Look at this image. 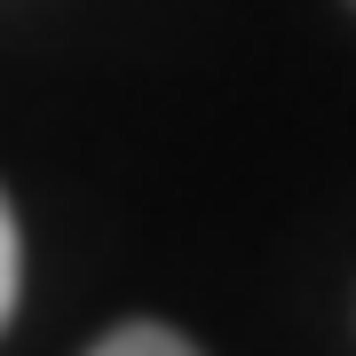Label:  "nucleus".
<instances>
[{
  "mask_svg": "<svg viewBox=\"0 0 356 356\" xmlns=\"http://www.w3.org/2000/svg\"><path fill=\"white\" fill-rule=\"evenodd\" d=\"M88 356H198V348L182 341L175 325H119V332H103Z\"/></svg>",
  "mask_w": 356,
  "mask_h": 356,
  "instance_id": "nucleus-1",
  "label": "nucleus"
},
{
  "mask_svg": "<svg viewBox=\"0 0 356 356\" xmlns=\"http://www.w3.org/2000/svg\"><path fill=\"white\" fill-rule=\"evenodd\" d=\"M16 285H24V238H16V214H8V191H0V325L16 317Z\"/></svg>",
  "mask_w": 356,
  "mask_h": 356,
  "instance_id": "nucleus-2",
  "label": "nucleus"
}]
</instances>
